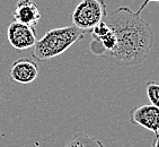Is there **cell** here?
<instances>
[{
  "label": "cell",
  "instance_id": "obj_6",
  "mask_svg": "<svg viewBox=\"0 0 159 147\" xmlns=\"http://www.w3.org/2000/svg\"><path fill=\"white\" fill-rule=\"evenodd\" d=\"M132 125L143 127L155 135H159V109L152 104H143L132 109L130 112Z\"/></svg>",
  "mask_w": 159,
  "mask_h": 147
},
{
  "label": "cell",
  "instance_id": "obj_8",
  "mask_svg": "<svg viewBox=\"0 0 159 147\" xmlns=\"http://www.w3.org/2000/svg\"><path fill=\"white\" fill-rule=\"evenodd\" d=\"M14 21L30 27H36L41 21L42 14L34 0H18L12 12Z\"/></svg>",
  "mask_w": 159,
  "mask_h": 147
},
{
  "label": "cell",
  "instance_id": "obj_14",
  "mask_svg": "<svg viewBox=\"0 0 159 147\" xmlns=\"http://www.w3.org/2000/svg\"><path fill=\"white\" fill-rule=\"evenodd\" d=\"M0 97H1V93H0Z\"/></svg>",
  "mask_w": 159,
  "mask_h": 147
},
{
  "label": "cell",
  "instance_id": "obj_1",
  "mask_svg": "<svg viewBox=\"0 0 159 147\" xmlns=\"http://www.w3.org/2000/svg\"><path fill=\"white\" fill-rule=\"evenodd\" d=\"M116 36V48L106 60L121 67H134L148 59L153 44L150 25L137 12L120 7L105 19Z\"/></svg>",
  "mask_w": 159,
  "mask_h": 147
},
{
  "label": "cell",
  "instance_id": "obj_5",
  "mask_svg": "<svg viewBox=\"0 0 159 147\" xmlns=\"http://www.w3.org/2000/svg\"><path fill=\"white\" fill-rule=\"evenodd\" d=\"M7 39L10 45L17 51L32 49L37 42L34 28L15 21L10 23L7 28Z\"/></svg>",
  "mask_w": 159,
  "mask_h": 147
},
{
  "label": "cell",
  "instance_id": "obj_10",
  "mask_svg": "<svg viewBox=\"0 0 159 147\" xmlns=\"http://www.w3.org/2000/svg\"><path fill=\"white\" fill-rule=\"evenodd\" d=\"M147 97L150 101V104L155 105L159 109V83L155 80H150L146 86Z\"/></svg>",
  "mask_w": 159,
  "mask_h": 147
},
{
  "label": "cell",
  "instance_id": "obj_12",
  "mask_svg": "<svg viewBox=\"0 0 159 147\" xmlns=\"http://www.w3.org/2000/svg\"><path fill=\"white\" fill-rule=\"evenodd\" d=\"M152 147H159V135H156V137L153 139Z\"/></svg>",
  "mask_w": 159,
  "mask_h": 147
},
{
  "label": "cell",
  "instance_id": "obj_2",
  "mask_svg": "<svg viewBox=\"0 0 159 147\" xmlns=\"http://www.w3.org/2000/svg\"><path fill=\"white\" fill-rule=\"evenodd\" d=\"M85 37V32L72 26L53 28L37 40L32 48V57L39 61H46L66 52L72 44Z\"/></svg>",
  "mask_w": 159,
  "mask_h": 147
},
{
  "label": "cell",
  "instance_id": "obj_3",
  "mask_svg": "<svg viewBox=\"0 0 159 147\" xmlns=\"http://www.w3.org/2000/svg\"><path fill=\"white\" fill-rule=\"evenodd\" d=\"M105 0H80L71 14L74 26L80 31H92L107 17Z\"/></svg>",
  "mask_w": 159,
  "mask_h": 147
},
{
  "label": "cell",
  "instance_id": "obj_11",
  "mask_svg": "<svg viewBox=\"0 0 159 147\" xmlns=\"http://www.w3.org/2000/svg\"><path fill=\"white\" fill-rule=\"evenodd\" d=\"M148 3H149V0H144V1H143V3H142V6H140V7H139V9L137 10V14H139V15H140V14H141V12H142V10H143L144 8H146V7L148 6Z\"/></svg>",
  "mask_w": 159,
  "mask_h": 147
},
{
  "label": "cell",
  "instance_id": "obj_7",
  "mask_svg": "<svg viewBox=\"0 0 159 147\" xmlns=\"http://www.w3.org/2000/svg\"><path fill=\"white\" fill-rule=\"evenodd\" d=\"M10 79L15 83L27 85L33 83L39 75V66L34 60L27 58H19L10 66Z\"/></svg>",
  "mask_w": 159,
  "mask_h": 147
},
{
  "label": "cell",
  "instance_id": "obj_13",
  "mask_svg": "<svg viewBox=\"0 0 159 147\" xmlns=\"http://www.w3.org/2000/svg\"><path fill=\"white\" fill-rule=\"evenodd\" d=\"M157 2V3H159V0H149V2Z\"/></svg>",
  "mask_w": 159,
  "mask_h": 147
},
{
  "label": "cell",
  "instance_id": "obj_9",
  "mask_svg": "<svg viewBox=\"0 0 159 147\" xmlns=\"http://www.w3.org/2000/svg\"><path fill=\"white\" fill-rule=\"evenodd\" d=\"M64 147H105L96 138L89 136L86 132H79L68 141Z\"/></svg>",
  "mask_w": 159,
  "mask_h": 147
},
{
  "label": "cell",
  "instance_id": "obj_4",
  "mask_svg": "<svg viewBox=\"0 0 159 147\" xmlns=\"http://www.w3.org/2000/svg\"><path fill=\"white\" fill-rule=\"evenodd\" d=\"M90 35L92 41L89 43V51L94 55L106 58L116 48V36L105 21L96 25L90 31Z\"/></svg>",
  "mask_w": 159,
  "mask_h": 147
}]
</instances>
